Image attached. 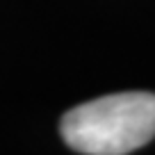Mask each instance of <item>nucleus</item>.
Returning a JSON list of instances; mask_svg holds the SVG:
<instances>
[{
  "mask_svg": "<svg viewBox=\"0 0 155 155\" xmlns=\"http://www.w3.org/2000/svg\"><path fill=\"white\" fill-rule=\"evenodd\" d=\"M62 139L84 155H126L155 137V94L123 91L82 103L62 116Z\"/></svg>",
  "mask_w": 155,
  "mask_h": 155,
  "instance_id": "nucleus-1",
  "label": "nucleus"
}]
</instances>
